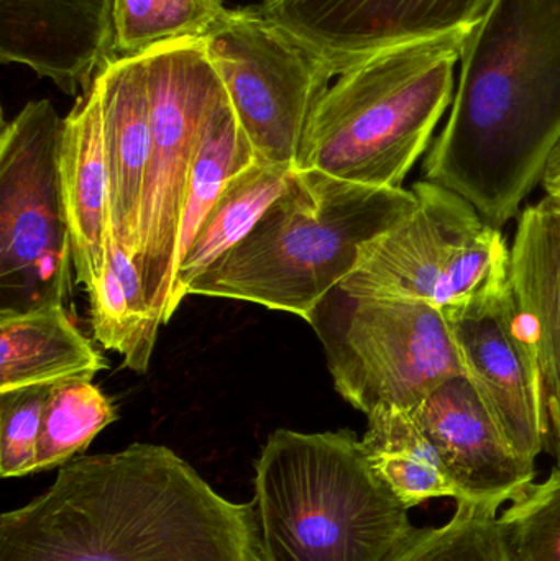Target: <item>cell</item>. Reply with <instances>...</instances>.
Wrapping results in <instances>:
<instances>
[{"instance_id": "obj_1", "label": "cell", "mask_w": 560, "mask_h": 561, "mask_svg": "<svg viewBox=\"0 0 560 561\" xmlns=\"http://www.w3.org/2000/svg\"><path fill=\"white\" fill-rule=\"evenodd\" d=\"M0 561H263L255 504L163 445L79 457L0 517Z\"/></svg>"}, {"instance_id": "obj_2", "label": "cell", "mask_w": 560, "mask_h": 561, "mask_svg": "<svg viewBox=\"0 0 560 561\" xmlns=\"http://www.w3.org/2000/svg\"><path fill=\"white\" fill-rule=\"evenodd\" d=\"M560 138V0H495L467 33L453 112L423 176L502 230Z\"/></svg>"}, {"instance_id": "obj_3", "label": "cell", "mask_w": 560, "mask_h": 561, "mask_svg": "<svg viewBox=\"0 0 560 561\" xmlns=\"http://www.w3.org/2000/svg\"><path fill=\"white\" fill-rule=\"evenodd\" d=\"M416 203L411 190L293 170L253 229L194 279L187 296L247 300L308 322L354 272L362 249L410 216Z\"/></svg>"}, {"instance_id": "obj_4", "label": "cell", "mask_w": 560, "mask_h": 561, "mask_svg": "<svg viewBox=\"0 0 560 561\" xmlns=\"http://www.w3.org/2000/svg\"><path fill=\"white\" fill-rule=\"evenodd\" d=\"M253 504L263 561H387L416 529L351 431L273 432Z\"/></svg>"}, {"instance_id": "obj_5", "label": "cell", "mask_w": 560, "mask_h": 561, "mask_svg": "<svg viewBox=\"0 0 560 561\" xmlns=\"http://www.w3.org/2000/svg\"><path fill=\"white\" fill-rule=\"evenodd\" d=\"M470 30L385 49L341 72L312 111L295 170L403 190L454 102Z\"/></svg>"}, {"instance_id": "obj_6", "label": "cell", "mask_w": 560, "mask_h": 561, "mask_svg": "<svg viewBox=\"0 0 560 561\" xmlns=\"http://www.w3.org/2000/svg\"><path fill=\"white\" fill-rule=\"evenodd\" d=\"M308 322L324 346L335 391L365 415L416 408L464 376L443 310L410 300L357 297L334 287Z\"/></svg>"}, {"instance_id": "obj_7", "label": "cell", "mask_w": 560, "mask_h": 561, "mask_svg": "<svg viewBox=\"0 0 560 561\" xmlns=\"http://www.w3.org/2000/svg\"><path fill=\"white\" fill-rule=\"evenodd\" d=\"M150 94L151 153L135 266L158 327L170 322L178 239L194 158L210 112L226 89L206 39L164 43L145 53Z\"/></svg>"}, {"instance_id": "obj_8", "label": "cell", "mask_w": 560, "mask_h": 561, "mask_svg": "<svg viewBox=\"0 0 560 561\" xmlns=\"http://www.w3.org/2000/svg\"><path fill=\"white\" fill-rule=\"evenodd\" d=\"M65 118L28 102L0 131V312L61 304L72 294V250L59 181Z\"/></svg>"}, {"instance_id": "obj_9", "label": "cell", "mask_w": 560, "mask_h": 561, "mask_svg": "<svg viewBox=\"0 0 560 561\" xmlns=\"http://www.w3.org/2000/svg\"><path fill=\"white\" fill-rule=\"evenodd\" d=\"M411 191L413 213L362 249L354 272L339 284L344 293L444 309L508 278L502 230L469 201L426 180Z\"/></svg>"}, {"instance_id": "obj_10", "label": "cell", "mask_w": 560, "mask_h": 561, "mask_svg": "<svg viewBox=\"0 0 560 561\" xmlns=\"http://www.w3.org/2000/svg\"><path fill=\"white\" fill-rule=\"evenodd\" d=\"M204 39L256 161L295 168L334 75L260 5L226 9Z\"/></svg>"}, {"instance_id": "obj_11", "label": "cell", "mask_w": 560, "mask_h": 561, "mask_svg": "<svg viewBox=\"0 0 560 561\" xmlns=\"http://www.w3.org/2000/svg\"><path fill=\"white\" fill-rule=\"evenodd\" d=\"M441 310L464 376L513 450L536 463L548 445V422L535 348L510 276Z\"/></svg>"}, {"instance_id": "obj_12", "label": "cell", "mask_w": 560, "mask_h": 561, "mask_svg": "<svg viewBox=\"0 0 560 561\" xmlns=\"http://www.w3.org/2000/svg\"><path fill=\"white\" fill-rule=\"evenodd\" d=\"M495 0H262L279 28L338 78L385 49L473 28Z\"/></svg>"}, {"instance_id": "obj_13", "label": "cell", "mask_w": 560, "mask_h": 561, "mask_svg": "<svg viewBox=\"0 0 560 561\" xmlns=\"http://www.w3.org/2000/svg\"><path fill=\"white\" fill-rule=\"evenodd\" d=\"M0 56L81 98L115 61L112 0H0Z\"/></svg>"}, {"instance_id": "obj_14", "label": "cell", "mask_w": 560, "mask_h": 561, "mask_svg": "<svg viewBox=\"0 0 560 561\" xmlns=\"http://www.w3.org/2000/svg\"><path fill=\"white\" fill-rule=\"evenodd\" d=\"M411 414L439 451L464 501L500 510L535 484L536 463L513 450L466 376L437 386Z\"/></svg>"}, {"instance_id": "obj_15", "label": "cell", "mask_w": 560, "mask_h": 561, "mask_svg": "<svg viewBox=\"0 0 560 561\" xmlns=\"http://www.w3.org/2000/svg\"><path fill=\"white\" fill-rule=\"evenodd\" d=\"M510 283L535 348L549 450L560 467V207L546 197L519 214Z\"/></svg>"}, {"instance_id": "obj_16", "label": "cell", "mask_w": 560, "mask_h": 561, "mask_svg": "<svg viewBox=\"0 0 560 561\" xmlns=\"http://www.w3.org/2000/svg\"><path fill=\"white\" fill-rule=\"evenodd\" d=\"M114 239L132 262L141 247V214L151 153L150 94L144 56L115 59L95 78Z\"/></svg>"}, {"instance_id": "obj_17", "label": "cell", "mask_w": 560, "mask_h": 561, "mask_svg": "<svg viewBox=\"0 0 560 561\" xmlns=\"http://www.w3.org/2000/svg\"><path fill=\"white\" fill-rule=\"evenodd\" d=\"M59 181L79 283L91 296L107 270L108 174L102 138L98 82L65 118L59 147Z\"/></svg>"}, {"instance_id": "obj_18", "label": "cell", "mask_w": 560, "mask_h": 561, "mask_svg": "<svg viewBox=\"0 0 560 561\" xmlns=\"http://www.w3.org/2000/svg\"><path fill=\"white\" fill-rule=\"evenodd\" d=\"M107 366L61 304L0 312V392L92 381Z\"/></svg>"}, {"instance_id": "obj_19", "label": "cell", "mask_w": 560, "mask_h": 561, "mask_svg": "<svg viewBox=\"0 0 560 561\" xmlns=\"http://www.w3.org/2000/svg\"><path fill=\"white\" fill-rule=\"evenodd\" d=\"M367 419L362 447L375 473L408 510L436 497L464 501L443 457L411 411L378 408Z\"/></svg>"}, {"instance_id": "obj_20", "label": "cell", "mask_w": 560, "mask_h": 561, "mask_svg": "<svg viewBox=\"0 0 560 561\" xmlns=\"http://www.w3.org/2000/svg\"><path fill=\"white\" fill-rule=\"evenodd\" d=\"M293 170L295 168L253 161L227 183L178 266L168 312L170 320L187 296L194 279L253 229L263 213L283 193Z\"/></svg>"}, {"instance_id": "obj_21", "label": "cell", "mask_w": 560, "mask_h": 561, "mask_svg": "<svg viewBox=\"0 0 560 561\" xmlns=\"http://www.w3.org/2000/svg\"><path fill=\"white\" fill-rule=\"evenodd\" d=\"M253 161L255 151L224 94L204 125L194 158L178 239L176 270L224 187Z\"/></svg>"}, {"instance_id": "obj_22", "label": "cell", "mask_w": 560, "mask_h": 561, "mask_svg": "<svg viewBox=\"0 0 560 561\" xmlns=\"http://www.w3.org/2000/svg\"><path fill=\"white\" fill-rule=\"evenodd\" d=\"M117 417L111 399L89 379H68L52 386L43 409L33 473L75 460Z\"/></svg>"}, {"instance_id": "obj_23", "label": "cell", "mask_w": 560, "mask_h": 561, "mask_svg": "<svg viewBox=\"0 0 560 561\" xmlns=\"http://www.w3.org/2000/svg\"><path fill=\"white\" fill-rule=\"evenodd\" d=\"M224 12V0H112L114 58H137L164 43L203 38Z\"/></svg>"}, {"instance_id": "obj_24", "label": "cell", "mask_w": 560, "mask_h": 561, "mask_svg": "<svg viewBox=\"0 0 560 561\" xmlns=\"http://www.w3.org/2000/svg\"><path fill=\"white\" fill-rule=\"evenodd\" d=\"M387 561H508L499 530V510L460 501L441 527L414 529Z\"/></svg>"}, {"instance_id": "obj_25", "label": "cell", "mask_w": 560, "mask_h": 561, "mask_svg": "<svg viewBox=\"0 0 560 561\" xmlns=\"http://www.w3.org/2000/svg\"><path fill=\"white\" fill-rule=\"evenodd\" d=\"M508 561H560V467L499 516Z\"/></svg>"}, {"instance_id": "obj_26", "label": "cell", "mask_w": 560, "mask_h": 561, "mask_svg": "<svg viewBox=\"0 0 560 561\" xmlns=\"http://www.w3.org/2000/svg\"><path fill=\"white\" fill-rule=\"evenodd\" d=\"M52 386H33L0 392V474L33 473L43 409Z\"/></svg>"}, {"instance_id": "obj_27", "label": "cell", "mask_w": 560, "mask_h": 561, "mask_svg": "<svg viewBox=\"0 0 560 561\" xmlns=\"http://www.w3.org/2000/svg\"><path fill=\"white\" fill-rule=\"evenodd\" d=\"M541 186L545 190L546 199L560 207V138L546 163Z\"/></svg>"}]
</instances>
